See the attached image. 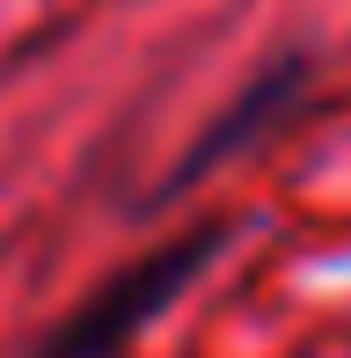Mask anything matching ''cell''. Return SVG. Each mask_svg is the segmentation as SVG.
<instances>
[{"instance_id":"obj_1","label":"cell","mask_w":351,"mask_h":358,"mask_svg":"<svg viewBox=\"0 0 351 358\" xmlns=\"http://www.w3.org/2000/svg\"><path fill=\"white\" fill-rule=\"evenodd\" d=\"M213 241H220L213 227H198V234H183L176 249H154L147 264H132L124 278H110V285L81 307V315H73L66 329L44 344V358H103L110 344H124V336H132L139 322H147L154 307H162L169 292H176V285L190 278V271L205 264V256H213Z\"/></svg>"}]
</instances>
